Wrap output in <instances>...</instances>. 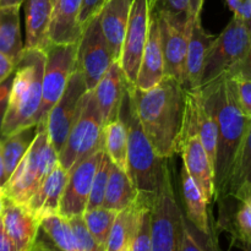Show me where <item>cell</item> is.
Listing matches in <instances>:
<instances>
[{
  "label": "cell",
  "mask_w": 251,
  "mask_h": 251,
  "mask_svg": "<svg viewBox=\"0 0 251 251\" xmlns=\"http://www.w3.org/2000/svg\"><path fill=\"white\" fill-rule=\"evenodd\" d=\"M120 251H130V249H129V247H126V248H124V249H122Z\"/></svg>",
  "instance_id": "52"
},
{
  "label": "cell",
  "mask_w": 251,
  "mask_h": 251,
  "mask_svg": "<svg viewBox=\"0 0 251 251\" xmlns=\"http://www.w3.org/2000/svg\"><path fill=\"white\" fill-rule=\"evenodd\" d=\"M68 221L74 233V237H75L76 247L78 251H105L104 248L100 247L92 237L88 228L86 227L82 216L71 217Z\"/></svg>",
  "instance_id": "38"
},
{
  "label": "cell",
  "mask_w": 251,
  "mask_h": 251,
  "mask_svg": "<svg viewBox=\"0 0 251 251\" xmlns=\"http://www.w3.org/2000/svg\"><path fill=\"white\" fill-rule=\"evenodd\" d=\"M26 46L25 48L46 49L49 44L48 32L53 15V0H25Z\"/></svg>",
  "instance_id": "23"
},
{
  "label": "cell",
  "mask_w": 251,
  "mask_h": 251,
  "mask_svg": "<svg viewBox=\"0 0 251 251\" xmlns=\"http://www.w3.org/2000/svg\"><path fill=\"white\" fill-rule=\"evenodd\" d=\"M0 251H19L15 243L12 242V239L5 230L1 217H0Z\"/></svg>",
  "instance_id": "46"
},
{
  "label": "cell",
  "mask_w": 251,
  "mask_h": 251,
  "mask_svg": "<svg viewBox=\"0 0 251 251\" xmlns=\"http://www.w3.org/2000/svg\"><path fill=\"white\" fill-rule=\"evenodd\" d=\"M189 95H190L199 137L202 142L203 149L206 150L211 164L215 168L216 151H217V125L212 115L203 107L198 91H189Z\"/></svg>",
  "instance_id": "31"
},
{
  "label": "cell",
  "mask_w": 251,
  "mask_h": 251,
  "mask_svg": "<svg viewBox=\"0 0 251 251\" xmlns=\"http://www.w3.org/2000/svg\"><path fill=\"white\" fill-rule=\"evenodd\" d=\"M113 63L98 14L83 27L77 42L76 66L82 74L88 90L96 87Z\"/></svg>",
  "instance_id": "12"
},
{
  "label": "cell",
  "mask_w": 251,
  "mask_h": 251,
  "mask_svg": "<svg viewBox=\"0 0 251 251\" xmlns=\"http://www.w3.org/2000/svg\"><path fill=\"white\" fill-rule=\"evenodd\" d=\"M225 225L243 250H251V196L238 201L234 215Z\"/></svg>",
  "instance_id": "32"
},
{
  "label": "cell",
  "mask_w": 251,
  "mask_h": 251,
  "mask_svg": "<svg viewBox=\"0 0 251 251\" xmlns=\"http://www.w3.org/2000/svg\"><path fill=\"white\" fill-rule=\"evenodd\" d=\"M157 21H158L159 39H161L162 54H163L164 76L173 77L174 80L184 85L190 29L179 28L159 15H157Z\"/></svg>",
  "instance_id": "15"
},
{
  "label": "cell",
  "mask_w": 251,
  "mask_h": 251,
  "mask_svg": "<svg viewBox=\"0 0 251 251\" xmlns=\"http://www.w3.org/2000/svg\"><path fill=\"white\" fill-rule=\"evenodd\" d=\"M29 251H33V250H29Z\"/></svg>",
  "instance_id": "54"
},
{
  "label": "cell",
  "mask_w": 251,
  "mask_h": 251,
  "mask_svg": "<svg viewBox=\"0 0 251 251\" xmlns=\"http://www.w3.org/2000/svg\"><path fill=\"white\" fill-rule=\"evenodd\" d=\"M201 234L202 233L194 228L185 218V230H184L181 251H218L217 244L213 242L212 238H206L205 242H202L200 239Z\"/></svg>",
  "instance_id": "39"
},
{
  "label": "cell",
  "mask_w": 251,
  "mask_h": 251,
  "mask_svg": "<svg viewBox=\"0 0 251 251\" xmlns=\"http://www.w3.org/2000/svg\"><path fill=\"white\" fill-rule=\"evenodd\" d=\"M117 215L118 211L109 210V208L105 207H98L95 210L86 211L82 215L86 227L88 228L96 242L104 249Z\"/></svg>",
  "instance_id": "34"
},
{
  "label": "cell",
  "mask_w": 251,
  "mask_h": 251,
  "mask_svg": "<svg viewBox=\"0 0 251 251\" xmlns=\"http://www.w3.org/2000/svg\"><path fill=\"white\" fill-rule=\"evenodd\" d=\"M152 0H132L119 65L125 80L135 86L142 53L149 37Z\"/></svg>",
  "instance_id": "13"
},
{
  "label": "cell",
  "mask_w": 251,
  "mask_h": 251,
  "mask_svg": "<svg viewBox=\"0 0 251 251\" xmlns=\"http://www.w3.org/2000/svg\"><path fill=\"white\" fill-rule=\"evenodd\" d=\"M7 180H9V176H7L6 171H5L4 162H2V157H1V152H0V191L4 190L5 184L7 183Z\"/></svg>",
  "instance_id": "48"
},
{
  "label": "cell",
  "mask_w": 251,
  "mask_h": 251,
  "mask_svg": "<svg viewBox=\"0 0 251 251\" xmlns=\"http://www.w3.org/2000/svg\"><path fill=\"white\" fill-rule=\"evenodd\" d=\"M242 2L243 0H226V4H227V6L229 7V10L233 12V14L237 12V10L239 9Z\"/></svg>",
  "instance_id": "49"
},
{
  "label": "cell",
  "mask_w": 251,
  "mask_h": 251,
  "mask_svg": "<svg viewBox=\"0 0 251 251\" xmlns=\"http://www.w3.org/2000/svg\"><path fill=\"white\" fill-rule=\"evenodd\" d=\"M39 226L61 251H78L69 221L59 213L43 217L39 221Z\"/></svg>",
  "instance_id": "33"
},
{
  "label": "cell",
  "mask_w": 251,
  "mask_h": 251,
  "mask_svg": "<svg viewBox=\"0 0 251 251\" xmlns=\"http://www.w3.org/2000/svg\"><path fill=\"white\" fill-rule=\"evenodd\" d=\"M38 131L39 124H33L6 136L0 137V152H1L5 171L9 178L14 173L15 168L25 156L27 150L31 147Z\"/></svg>",
  "instance_id": "29"
},
{
  "label": "cell",
  "mask_w": 251,
  "mask_h": 251,
  "mask_svg": "<svg viewBox=\"0 0 251 251\" xmlns=\"http://www.w3.org/2000/svg\"><path fill=\"white\" fill-rule=\"evenodd\" d=\"M104 150L91 154L86 159L69 171V179L64 189L58 213L61 217L69 218L82 216L87 208L91 186L102 159Z\"/></svg>",
  "instance_id": "14"
},
{
  "label": "cell",
  "mask_w": 251,
  "mask_h": 251,
  "mask_svg": "<svg viewBox=\"0 0 251 251\" xmlns=\"http://www.w3.org/2000/svg\"><path fill=\"white\" fill-rule=\"evenodd\" d=\"M151 202L146 199L140 210L136 232L129 245L130 251H151Z\"/></svg>",
  "instance_id": "37"
},
{
  "label": "cell",
  "mask_w": 251,
  "mask_h": 251,
  "mask_svg": "<svg viewBox=\"0 0 251 251\" xmlns=\"http://www.w3.org/2000/svg\"><path fill=\"white\" fill-rule=\"evenodd\" d=\"M33 251H61L50 240V238L44 233V230L42 228H39L38 234H37L36 242H34L32 249Z\"/></svg>",
  "instance_id": "43"
},
{
  "label": "cell",
  "mask_w": 251,
  "mask_h": 251,
  "mask_svg": "<svg viewBox=\"0 0 251 251\" xmlns=\"http://www.w3.org/2000/svg\"><path fill=\"white\" fill-rule=\"evenodd\" d=\"M103 150L115 166L126 172L127 130L120 115L110 119L103 126Z\"/></svg>",
  "instance_id": "30"
},
{
  "label": "cell",
  "mask_w": 251,
  "mask_h": 251,
  "mask_svg": "<svg viewBox=\"0 0 251 251\" xmlns=\"http://www.w3.org/2000/svg\"><path fill=\"white\" fill-rule=\"evenodd\" d=\"M249 196H251V119L235 156L226 188L225 199L240 201Z\"/></svg>",
  "instance_id": "24"
},
{
  "label": "cell",
  "mask_w": 251,
  "mask_h": 251,
  "mask_svg": "<svg viewBox=\"0 0 251 251\" xmlns=\"http://www.w3.org/2000/svg\"><path fill=\"white\" fill-rule=\"evenodd\" d=\"M135 110L152 147L161 158L180 152L186 117V90L173 77L164 76L147 91L131 87Z\"/></svg>",
  "instance_id": "1"
},
{
  "label": "cell",
  "mask_w": 251,
  "mask_h": 251,
  "mask_svg": "<svg viewBox=\"0 0 251 251\" xmlns=\"http://www.w3.org/2000/svg\"><path fill=\"white\" fill-rule=\"evenodd\" d=\"M131 87L126 82L119 109V115L127 130L126 174L139 195L152 200L161 183L166 159L156 153L140 124L132 100Z\"/></svg>",
  "instance_id": "4"
},
{
  "label": "cell",
  "mask_w": 251,
  "mask_h": 251,
  "mask_svg": "<svg viewBox=\"0 0 251 251\" xmlns=\"http://www.w3.org/2000/svg\"><path fill=\"white\" fill-rule=\"evenodd\" d=\"M68 179L69 172L58 163L25 207L38 221L48 215L58 213L59 203Z\"/></svg>",
  "instance_id": "19"
},
{
  "label": "cell",
  "mask_w": 251,
  "mask_h": 251,
  "mask_svg": "<svg viewBox=\"0 0 251 251\" xmlns=\"http://www.w3.org/2000/svg\"><path fill=\"white\" fill-rule=\"evenodd\" d=\"M55 1H56V0H53V2H54V4H55Z\"/></svg>",
  "instance_id": "53"
},
{
  "label": "cell",
  "mask_w": 251,
  "mask_h": 251,
  "mask_svg": "<svg viewBox=\"0 0 251 251\" xmlns=\"http://www.w3.org/2000/svg\"><path fill=\"white\" fill-rule=\"evenodd\" d=\"M251 31L243 21L233 16L229 24L211 44L203 63L199 90L227 75L247 55Z\"/></svg>",
  "instance_id": "8"
},
{
  "label": "cell",
  "mask_w": 251,
  "mask_h": 251,
  "mask_svg": "<svg viewBox=\"0 0 251 251\" xmlns=\"http://www.w3.org/2000/svg\"><path fill=\"white\" fill-rule=\"evenodd\" d=\"M88 88L82 74L76 66L65 91L46 117V129L51 146L59 154L76 122L82 105V98Z\"/></svg>",
  "instance_id": "11"
},
{
  "label": "cell",
  "mask_w": 251,
  "mask_h": 251,
  "mask_svg": "<svg viewBox=\"0 0 251 251\" xmlns=\"http://www.w3.org/2000/svg\"><path fill=\"white\" fill-rule=\"evenodd\" d=\"M12 75H14V74H12ZM12 75L0 85V137H1V127H2V123H4L5 113H6V109H7V102H9V95H10V88H11Z\"/></svg>",
  "instance_id": "42"
},
{
  "label": "cell",
  "mask_w": 251,
  "mask_h": 251,
  "mask_svg": "<svg viewBox=\"0 0 251 251\" xmlns=\"http://www.w3.org/2000/svg\"><path fill=\"white\" fill-rule=\"evenodd\" d=\"M43 83H42V103L37 113V124L46 119L47 114L59 100L66 85L76 69L77 43H49L44 49Z\"/></svg>",
  "instance_id": "9"
},
{
  "label": "cell",
  "mask_w": 251,
  "mask_h": 251,
  "mask_svg": "<svg viewBox=\"0 0 251 251\" xmlns=\"http://www.w3.org/2000/svg\"><path fill=\"white\" fill-rule=\"evenodd\" d=\"M1 221L5 230L19 251H29L41 228L39 221L25 207L4 198Z\"/></svg>",
  "instance_id": "16"
},
{
  "label": "cell",
  "mask_w": 251,
  "mask_h": 251,
  "mask_svg": "<svg viewBox=\"0 0 251 251\" xmlns=\"http://www.w3.org/2000/svg\"><path fill=\"white\" fill-rule=\"evenodd\" d=\"M230 78L238 105L243 114L251 119V78L237 75H227Z\"/></svg>",
  "instance_id": "40"
},
{
  "label": "cell",
  "mask_w": 251,
  "mask_h": 251,
  "mask_svg": "<svg viewBox=\"0 0 251 251\" xmlns=\"http://www.w3.org/2000/svg\"><path fill=\"white\" fill-rule=\"evenodd\" d=\"M146 199L147 198L139 195V198L131 206L118 212L112 229H110L107 244H105V251H120L129 247L136 232L140 210Z\"/></svg>",
  "instance_id": "26"
},
{
  "label": "cell",
  "mask_w": 251,
  "mask_h": 251,
  "mask_svg": "<svg viewBox=\"0 0 251 251\" xmlns=\"http://www.w3.org/2000/svg\"><path fill=\"white\" fill-rule=\"evenodd\" d=\"M81 4L82 0H56L49 26V43H77L82 34L78 25Z\"/></svg>",
  "instance_id": "21"
},
{
  "label": "cell",
  "mask_w": 251,
  "mask_h": 251,
  "mask_svg": "<svg viewBox=\"0 0 251 251\" xmlns=\"http://www.w3.org/2000/svg\"><path fill=\"white\" fill-rule=\"evenodd\" d=\"M126 80L119 63H113L93 88L96 100L102 114L103 124L119 115Z\"/></svg>",
  "instance_id": "22"
},
{
  "label": "cell",
  "mask_w": 251,
  "mask_h": 251,
  "mask_svg": "<svg viewBox=\"0 0 251 251\" xmlns=\"http://www.w3.org/2000/svg\"><path fill=\"white\" fill-rule=\"evenodd\" d=\"M24 1L25 0H0V7L12 6V5H20L21 6Z\"/></svg>",
  "instance_id": "50"
},
{
  "label": "cell",
  "mask_w": 251,
  "mask_h": 251,
  "mask_svg": "<svg viewBox=\"0 0 251 251\" xmlns=\"http://www.w3.org/2000/svg\"><path fill=\"white\" fill-rule=\"evenodd\" d=\"M15 66H16V64L9 56L0 53V85L14 74Z\"/></svg>",
  "instance_id": "45"
},
{
  "label": "cell",
  "mask_w": 251,
  "mask_h": 251,
  "mask_svg": "<svg viewBox=\"0 0 251 251\" xmlns=\"http://www.w3.org/2000/svg\"><path fill=\"white\" fill-rule=\"evenodd\" d=\"M137 198L139 193L130 180L126 172L120 169L112 162L102 207L119 212L131 206Z\"/></svg>",
  "instance_id": "28"
},
{
  "label": "cell",
  "mask_w": 251,
  "mask_h": 251,
  "mask_svg": "<svg viewBox=\"0 0 251 251\" xmlns=\"http://www.w3.org/2000/svg\"><path fill=\"white\" fill-rule=\"evenodd\" d=\"M46 53L43 49L25 48L15 66L1 136L37 124L42 103Z\"/></svg>",
  "instance_id": "3"
},
{
  "label": "cell",
  "mask_w": 251,
  "mask_h": 251,
  "mask_svg": "<svg viewBox=\"0 0 251 251\" xmlns=\"http://www.w3.org/2000/svg\"><path fill=\"white\" fill-rule=\"evenodd\" d=\"M103 119L93 90H88L82 98V105L76 122L71 127L58 162L70 171L91 154L103 150Z\"/></svg>",
  "instance_id": "7"
},
{
  "label": "cell",
  "mask_w": 251,
  "mask_h": 251,
  "mask_svg": "<svg viewBox=\"0 0 251 251\" xmlns=\"http://www.w3.org/2000/svg\"><path fill=\"white\" fill-rule=\"evenodd\" d=\"M184 230L185 217L176 201L166 161L161 183L151 202V251H181Z\"/></svg>",
  "instance_id": "6"
},
{
  "label": "cell",
  "mask_w": 251,
  "mask_h": 251,
  "mask_svg": "<svg viewBox=\"0 0 251 251\" xmlns=\"http://www.w3.org/2000/svg\"><path fill=\"white\" fill-rule=\"evenodd\" d=\"M20 5L0 7V53L15 64L20 60L25 46L20 29Z\"/></svg>",
  "instance_id": "27"
},
{
  "label": "cell",
  "mask_w": 251,
  "mask_h": 251,
  "mask_svg": "<svg viewBox=\"0 0 251 251\" xmlns=\"http://www.w3.org/2000/svg\"><path fill=\"white\" fill-rule=\"evenodd\" d=\"M179 153L183 157V166L198 184L208 205H211L215 199L213 167L206 153V150L203 149L202 142L199 137L193 105H191L190 95H189L188 90H186L185 124H184Z\"/></svg>",
  "instance_id": "10"
},
{
  "label": "cell",
  "mask_w": 251,
  "mask_h": 251,
  "mask_svg": "<svg viewBox=\"0 0 251 251\" xmlns=\"http://www.w3.org/2000/svg\"><path fill=\"white\" fill-rule=\"evenodd\" d=\"M215 38L216 36H212L203 28L201 25V19L191 22L188 39V51H186L185 81L183 85L185 90H199L203 63H205L207 51Z\"/></svg>",
  "instance_id": "20"
},
{
  "label": "cell",
  "mask_w": 251,
  "mask_h": 251,
  "mask_svg": "<svg viewBox=\"0 0 251 251\" xmlns=\"http://www.w3.org/2000/svg\"><path fill=\"white\" fill-rule=\"evenodd\" d=\"M2 207H4V194L2 191H0V215L2 212Z\"/></svg>",
  "instance_id": "51"
},
{
  "label": "cell",
  "mask_w": 251,
  "mask_h": 251,
  "mask_svg": "<svg viewBox=\"0 0 251 251\" xmlns=\"http://www.w3.org/2000/svg\"><path fill=\"white\" fill-rule=\"evenodd\" d=\"M227 75H237V76H243V77H248L251 78V42H250V46L249 49H248V53L247 55L244 56L242 61L238 64L235 68H233Z\"/></svg>",
  "instance_id": "44"
},
{
  "label": "cell",
  "mask_w": 251,
  "mask_h": 251,
  "mask_svg": "<svg viewBox=\"0 0 251 251\" xmlns=\"http://www.w3.org/2000/svg\"><path fill=\"white\" fill-rule=\"evenodd\" d=\"M39 131L31 147L17 164L2 190L5 199L26 205L59 163L58 153L51 146L46 129V119L38 123Z\"/></svg>",
  "instance_id": "5"
},
{
  "label": "cell",
  "mask_w": 251,
  "mask_h": 251,
  "mask_svg": "<svg viewBox=\"0 0 251 251\" xmlns=\"http://www.w3.org/2000/svg\"><path fill=\"white\" fill-rule=\"evenodd\" d=\"M203 1L205 0H189V17H190V24L193 21H195V20L201 19Z\"/></svg>",
  "instance_id": "47"
},
{
  "label": "cell",
  "mask_w": 251,
  "mask_h": 251,
  "mask_svg": "<svg viewBox=\"0 0 251 251\" xmlns=\"http://www.w3.org/2000/svg\"><path fill=\"white\" fill-rule=\"evenodd\" d=\"M132 0H105L100 12V28L113 61L119 63Z\"/></svg>",
  "instance_id": "18"
},
{
  "label": "cell",
  "mask_w": 251,
  "mask_h": 251,
  "mask_svg": "<svg viewBox=\"0 0 251 251\" xmlns=\"http://www.w3.org/2000/svg\"><path fill=\"white\" fill-rule=\"evenodd\" d=\"M110 166H112V161L108 157V154L105 152H103L102 159H100V166H98L97 172L95 174V178H93L92 186H91V193L90 198H88L86 211L95 210V208L102 207L103 206L105 189H107L108 179H109Z\"/></svg>",
  "instance_id": "36"
},
{
  "label": "cell",
  "mask_w": 251,
  "mask_h": 251,
  "mask_svg": "<svg viewBox=\"0 0 251 251\" xmlns=\"http://www.w3.org/2000/svg\"><path fill=\"white\" fill-rule=\"evenodd\" d=\"M151 9L179 28L190 29L189 0H152Z\"/></svg>",
  "instance_id": "35"
},
{
  "label": "cell",
  "mask_w": 251,
  "mask_h": 251,
  "mask_svg": "<svg viewBox=\"0 0 251 251\" xmlns=\"http://www.w3.org/2000/svg\"><path fill=\"white\" fill-rule=\"evenodd\" d=\"M105 0H82L81 4L80 15H78V25L81 28L91 21L95 16H97L102 10L103 5H104Z\"/></svg>",
  "instance_id": "41"
},
{
  "label": "cell",
  "mask_w": 251,
  "mask_h": 251,
  "mask_svg": "<svg viewBox=\"0 0 251 251\" xmlns=\"http://www.w3.org/2000/svg\"><path fill=\"white\" fill-rule=\"evenodd\" d=\"M205 109L217 125V151H216L213 183L215 199H225L226 188L235 156L249 126L250 118L243 114L238 105L230 78L227 75L198 90Z\"/></svg>",
  "instance_id": "2"
},
{
  "label": "cell",
  "mask_w": 251,
  "mask_h": 251,
  "mask_svg": "<svg viewBox=\"0 0 251 251\" xmlns=\"http://www.w3.org/2000/svg\"><path fill=\"white\" fill-rule=\"evenodd\" d=\"M180 180L181 194H183L184 205H185V218L199 232L211 237V228L207 210L210 205L206 201L203 194L201 193L198 184L191 178L190 174L188 173V171H186L184 166L181 168Z\"/></svg>",
  "instance_id": "25"
},
{
  "label": "cell",
  "mask_w": 251,
  "mask_h": 251,
  "mask_svg": "<svg viewBox=\"0 0 251 251\" xmlns=\"http://www.w3.org/2000/svg\"><path fill=\"white\" fill-rule=\"evenodd\" d=\"M164 77L163 54H162L161 39L157 15L152 11L150 16L149 37L142 53L139 73H137L135 88L140 91H147L154 87Z\"/></svg>",
  "instance_id": "17"
}]
</instances>
